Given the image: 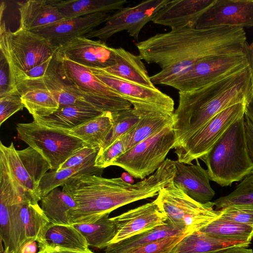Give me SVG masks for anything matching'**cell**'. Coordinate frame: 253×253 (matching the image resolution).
Listing matches in <instances>:
<instances>
[{
    "instance_id": "d4e9b609",
    "label": "cell",
    "mask_w": 253,
    "mask_h": 253,
    "mask_svg": "<svg viewBox=\"0 0 253 253\" xmlns=\"http://www.w3.org/2000/svg\"><path fill=\"white\" fill-rule=\"evenodd\" d=\"M116 63L103 70L127 81L154 87L145 66L139 55H135L122 47L114 48Z\"/></svg>"
},
{
    "instance_id": "6da1fadb",
    "label": "cell",
    "mask_w": 253,
    "mask_h": 253,
    "mask_svg": "<svg viewBox=\"0 0 253 253\" xmlns=\"http://www.w3.org/2000/svg\"><path fill=\"white\" fill-rule=\"evenodd\" d=\"M248 44L243 27H185L157 34L136 46L142 60L161 68L150 77L152 83L166 85L201 61L245 53Z\"/></svg>"
},
{
    "instance_id": "d590c367",
    "label": "cell",
    "mask_w": 253,
    "mask_h": 253,
    "mask_svg": "<svg viewBox=\"0 0 253 253\" xmlns=\"http://www.w3.org/2000/svg\"><path fill=\"white\" fill-rule=\"evenodd\" d=\"M198 231L221 239L251 240L253 227L237 223L219 216Z\"/></svg>"
},
{
    "instance_id": "bcb514c9",
    "label": "cell",
    "mask_w": 253,
    "mask_h": 253,
    "mask_svg": "<svg viewBox=\"0 0 253 253\" xmlns=\"http://www.w3.org/2000/svg\"><path fill=\"white\" fill-rule=\"evenodd\" d=\"M37 253H96L90 249L87 251H79L67 249L59 247L44 246L39 249Z\"/></svg>"
},
{
    "instance_id": "484cf974",
    "label": "cell",
    "mask_w": 253,
    "mask_h": 253,
    "mask_svg": "<svg viewBox=\"0 0 253 253\" xmlns=\"http://www.w3.org/2000/svg\"><path fill=\"white\" fill-rule=\"evenodd\" d=\"M38 245V249L48 246L79 251L89 250L85 238L73 224L50 222L44 230L41 240Z\"/></svg>"
},
{
    "instance_id": "83f0119b",
    "label": "cell",
    "mask_w": 253,
    "mask_h": 253,
    "mask_svg": "<svg viewBox=\"0 0 253 253\" xmlns=\"http://www.w3.org/2000/svg\"><path fill=\"white\" fill-rule=\"evenodd\" d=\"M172 115L157 112L141 113L139 121L121 136L125 152L166 126L172 124Z\"/></svg>"
},
{
    "instance_id": "30bf717a",
    "label": "cell",
    "mask_w": 253,
    "mask_h": 253,
    "mask_svg": "<svg viewBox=\"0 0 253 253\" xmlns=\"http://www.w3.org/2000/svg\"><path fill=\"white\" fill-rule=\"evenodd\" d=\"M19 138L39 152L50 164V170H57L73 154L84 147L83 142L68 131L49 127L35 121L19 123Z\"/></svg>"
},
{
    "instance_id": "d6a6232c",
    "label": "cell",
    "mask_w": 253,
    "mask_h": 253,
    "mask_svg": "<svg viewBox=\"0 0 253 253\" xmlns=\"http://www.w3.org/2000/svg\"><path fill=\"white\" fill-rule=\"evenodd\" d=\"M41 208L50 223L72 224L70 212L77 206L73 198L57 187L41 200Z\"/></svg>"
},
{
    "instance_id": "4316f807",
    "label": "cell",
    "mask_w": 253,
    "mask_h": 253,
    "mask_svg": "<svg viewBox=\"0 0 253 253\" xmlns=\"http://www.w3.org/2000/svg\"><path fill=\"white\" fill-rule=\"evenodd\" d=\"M251 241L221 239L197 231L185 235L172 253H211L228 247H248Z\"/></svg>"
},
{
    "instance_id": "74e56055",
    "label": "cell",
    "mask_w": 253,
    "mask_h": 253,
    "mask_svg": "<svg viewBox=\"0 0 253 253\" xmlns=\"http://www.w3.org/2000/svg\"><path fill=\"white\" fill-rule=\"evenodd\" d=\"M114 124L104 145L100 149H104L130 130L140 120L141 115L137 111L131 108L112 113Z\"/></svg>"
},
{
    "instance_id": "f6af8a7d",
    "label": "cell",
    "mask_w": 253,
    "mask_h": 253,
    "mask_svg": "<svg viewBox=\"0 0 253 253\" xmlns=\"http://www.w3.org/2000/svg\"><path fill=\"white\" fill-rule=\"evenodd\" d=\"M0 96L12 91L10 84L9 66L7 61L0 54Z\"/></svg>"
},
{
    "instance_id": "2e32d148",
    "label": "cell",
    "mask_w": 253,
    "mask_h": 253,
    "mask_svg": "<svg viewBox=\"0 0 253 253\" xmlns=\"http://www.w3.org/2000/svg\"><path fill=\"white\" fill-rule=\"evenodd\" d=\"M253 26V0H215L199 19L197 29Z\"/></svg>"
},
{
    "instance_id": "cb8c5ba5",
    "label": "cell",
    "mask_w": 253,
    "mask_h": 253,
    "mask_svg": "<svg viewBox=\"0 0 253 253\" xmlns=\"http://www.w3.org/2000/svg\"><path fill=\"white\" fill-rule=\"evenodd\" d=\"M103 112L88 105L68 106L46 117H34V121L44 126L69 130L97 117Z\"/></svg>"
},
{
    "instance_id": "7c38bea8",
    "label": "cell",
    "mask_w": 253,
    "mask_h": 253,
    "mask_svg": "<svg viewBox=\"0 0 253 253\" xmlns=\"http://www.w3.org/2000/svg\"><path fill=\"white\" fill-rule=\"evenodd\" d=\"M249 66L246 52L244 54L213 57L197 63L166 85L178 91H192L240 72Z\"/></svg>"
},
{
    "instance_id": "816d5d0a",
    "label": "cell",
    "mask_w": 253,
    "mask_h": 253,
    "mask_svg": "<svg viewBox=\"0 0 253 253\" xmlns=\"http://www.w3.org/2000/svg\"><path fill=\"white\" fill-rule=\"evenodd\" d=\"M252 236H253V233H252Z\"/></svg>"
},
{
    "instance_id": "f1b7e54d",
    "label": "cell",
    "mask_w": 253,
    "mask_h": 253,
    "mask_svg": "<svg viewBox=\"0 0 253 253\" xmlns=\"http://www.w3.org/2000/svg\"><path fill=\"white\" fill-rule=\"evenodd\" d=\"M65 19L78 17L97 13L118 10L127 2L126 0H49Z\"/></svg>"
},
{
    "instance_id": "ba28073f",
    "label": "cell",
    "mask_w": 253,
    "mask_h": 253,
    "mask_svg": "<svg viewBox=\"0 0 253 253\" xmlns=\"http://www.w3.org/2000/svg\"><path fill=\"white\" fill-rule=\"evenodd\" d=\"M59 74L89 105L112 113L131 108V104L93 75L90 69L55 54Z\"/></svg>"
},
{
    "instance_id": "8992f818",
    "label": "cell",
    "mask_w": 253,
    "mask_h": 253,
    "mask_svg": "<svg viewBox=\"0 0 253 253\" xmlns=\"http://www.w3.org/2000/svg\"><path fill=\"white\" fill-rule=\"evenodd\" d=\"M0 49L9 66L11 87L18 74L55 55L58 48L32 31L19 28L12 32L2 21L0 26Z\"/></svg>"
},
{
    "instance_id": "836d02e7",
    "label": "cell",
    "mask_w": 253,
    "mask_h": 253,
    "mask_svg": "<svg viewBox=\"0 0 253 253\" xmlns=\"http://www.w3.org/2000/svg\"><path fill=\"white\" fill-rule=\"evenodd\" d=\"M186 234L176 229L168 220L163 225L109 244L104 253H126L151 242L175 235Z\"/></svg>"
},
{
    "instance_id": "8fae6325",
    "label": "cell",
    "mask_w": 253,
    "mask_h": 253,
    "mask_svg": "<svg viewBox=\"0 0 253 253\" xmlns=\"http://www.w3.org/2000/svg\"><path fill=\"white\" fill-rule=\"evenodd\" d=\"M0 151L4 154L9 175L17 192L23 198L38 203L41 200L39 186L44 174L50 170V164L30 146L17 150L12 142L6 146L0 141Z\"/></svg>"
},
{
    "instance_id": "603a6c76",
    "label": "cell",
    "mask_w": 253,
    "mask_h": 253,
    "mask_svg": "<svg viewBox=\"0 0 253 253\" xmlns=\"http://www.w3.org/2000/svg\"><path fill=\"white\" fill-rule=\"evenodd\" d=\"M19 28L30 31L40 29L65 19L49 0H28L18 2Z\"/></svg>"
},
{
    "instance_id": "e575fe53",
    "label": "cell",
    "mask_w": 253,
    "mask_h": 253,
    "mask_svg": "<svg viewBox=\"0 0 253 253\" xmlns=\"http://www.w3.org/2000/svg\"><path fill=\"white\" fill-rule=\"evenodd\" d=\"M107 214L95 222L73 224L85 238L89 247L105 249L116 235L115 225Z\"/></svg>"
},
{
    "instance_id": "7dc6e473",
    "label": "cell",
    "mask_w": 253,
    "mask_h": 253,
    "mask_svg": "<svg viewBox=\"0 0 253 253\" xmlns=\"http://www.w3.org/2000/svg\"><path fill=\"white\" fill-rule=\"evenodd\" d=\"M245 126L247 144L250 158L253 163V125L245 117Z\"/></svg>"
},
{
    "instance_id": "5bb4252c",
    "label": "cell",
    "mask_w": 253,
    "mask_h": 253,
    "mask_svg": "<svg viewBox=\"0 0 253 253\" xmlns=\"http://www.w3.org/2000/svg\"><path fill=\"white\" fill-rule=\"evenodd\" d=\"M246 104L238 103L220 112L183 144L175 148L177 161L191 165L193 160L206 155L227 129L245 116Z\"/></svg>"
},
{
    "instance_id": "44dd1931",
    "label": "cell",
    "mask_w": 253,
    "mask_h": 253,
    "mask_svg": "<svg viewBox=\"0 0 253 253\" xmlns=\"http://www.w3.org/2000/svg\"><path fill=\"white\" fill-rule=\"evenodd\" d=\"M196 165H188L175 161L176 168L172 179L174 184L195 201L205 204L211 202L215 195L211 188L207 169L200 164L198 159Z\"/></svg>"
},
{
    "instance_id": "f5cc1de1",
    "label": "cell",
    "mask_w": 253,
    "mask_h": 253,
    "mask_svg": "<svg viewBox=\"0 0 253 253\" xmlns=\"http://www.w3.org/2000/svg\"><path fill=\"white\" fill-rule=\"evenodd\" d=\"M3 253V252H2V253Z\"/></svg>"
},
{
    "instance_id": "f546056e",
    "label": "cell",
    "mask_w": 253,
    "mask_h": 253,
    "mask_svg": "<svg viewBox=\"0 0 253 253\" xmlns=\"http://www.w3.org/2000/svg\"><path fill=\"white\" fill-rule=\"evenodd\" d=\"M113 124L112 113L104 112L68 132L81 139L84 146L99 149L105 143Z\"/></svg>"
},
{
    "instance_id": "ee69618b",
    "label": "cell",
    "mask_w": 253,
    "mask_h": 253,
    "mask_svg": "<svg viewBox=\"0 0 253 253\" xmlns=\"http://www.w3.org/2000/svg\"><path fill=\"white\" fill-rule=\"evenodd\" d=\"M54 56L50 57L45 61L36 66L30 70L18 74L14 78L11 84L12 90L14 89L16 84L18 82L35 80L43 78Z\"/></svg>"
},
{
    "instance_id": "e0dca14e",
    "label": "cell",
    "mask_w": 253,
    "mask_h": 253,
    "mask_svg": "<svg viewBox=\"0 0 253 253\" xmlns=\"http://www.w3.org/2000/svg\"><path fill=\"white\" fill-rule=\"evenodd\" d=\"M111 219L116 228L111 244L163 225L168 221L155 200Z\"/></svg>"
},
{
    "instance_id": "9c48e42d",
    "label": "cell",
    "mask_w": 253,
    "mask_h": 253,
    "mask_svg": "<svg viewBox=\"0 0 253 253\" xmlns=\"http://www.w3.org/2000/svg\"><path fill=\"white\" fill-rule=\"evenodd\" d=\"M175 134L172 124L168 125L146 139L121 155L111 166L121 167L131 176L141 180L153 174L174 148Z\"/></svg>"
},
{
    "instance_id": "4fadbf2b",
    "label": "cell",
    "mask_w": 253,
    "mask_h": 253,
    "mask_svg": "<svg viewBox=\"0 0 253 253\" xmlns=\"http://www.w3.org/2000/svg\"><path fill=\"white\" fill-rule=\"evenodd\" d=\"M88 68L95 77L130 103L139 113L157 112L170 115L174 113L173 99L156 86L150 87L127 81L102 69Z\"/></svg>"
},
{
    "instance_id": "f35d334b",
    "label": "cell",
    "mask_w": 253,
    "mask_h": 253,
    "mask_svg": "<svg viewBox=\"0 0 253 253\" xmlns=\"http://www.w3.org/2000/svg\"><path fill=\"white\" fill-rule=\"evenodd\" d=\"M220 211V216L224 218L253 227V205H232Z\"/></svg>"
},
{
    "instance_id": "ffe728a7",
    "label": "cell",
    "mask_w": 253,
    "mask_h": 253,
    "mask_svg": "<svg viewBox=\"0 0 253 253\" xmlns=\"http://www.w3.org/2000/svg\"><path fill=\"white\" fill-rule=\"evenodd\" d=\"M215 0H169L155 15L152 21L171 29L195 28L204 13Z\"/></svg>"
},
{
    "instance_id": "8d00e7d4",
    "label": "cell",
    "mask_w": 253,
    "mask_h": 253,
    "mask_svg": "<svg viewBox=\"0 0 253 253\" xmlns=\"http://www.w3.org/2000/svg\"><path fill=\"white\" fill-rule=\"evenodd\" d=\"M212 202L217 210L235 204L253 205V174L245 177L229 194Z\"/></svg>"
},
{
    "instance_id": "b9f144b4",
    "label": "cell",
    "mask_w": 253,
    "mask_h": 253,
    "mask_svg": "<svg viewBox=\"0 0 253 253\" xmlns=\"http://www.w3.org/2000/svg\"><path fill=\"white\" fill-rule=\"evenodd\" d=\"M124 153L121 136L107 147L99 149L95 161V166L104 169L111 166L115 160Z\"/></svg>"
},
{
    "instance_id": "7a4b0ae2",
    "label": "cell",
    "mask_w": 253,
    "mask_h": 253,
    "mask_svg": "<svg viewBox=\"0 0 253 253\" xmlns=\"http://www.w3.org/2000/svg\"><path fill=\"white\" fill-rule=\"evenodd\" d=\"M176 170L174 161L167 158L153 174L134 184L121 177L93 174L74 179L62 186L77 205L70 212L71 224L92 223L121 207L155 197L173 179Z\"/></svg>"
},
{
    "instance_id": "4dcf8cb0",
    "label": "cell",
    "mask_w": 253,
    "mask_h": 253,
    "mask_svg": "<svg viewBox=\"0 0 253 253\" xmlns=\"http://www.w3.org/2000/svg\"><path fill=\"white\" fill-rule=\"evenodd\" d=\"M55 55L42 80L45 87L58 101L59 108L77 105L91 106L87 104L80 93L60 75Z\"/></svg>"
},
{
    "instance_id": "9a60e30c",
    "label": "cell",
    "mask_w": 253,
    "mask_h": 253,
    "mask_svg": "<svg viewBox=\"0 0 253 253\" xmlns=\"http://www.w3.org/2000/svg\"><path fill=\"white\" fill-rule=\"evenodd\" d=\"M169 0H147L133 6L124 7L110 15L103 26L94 29L85 37L106 41L117 33L126 31L130 37L137 40L142 29L152 21L156 13Z\"/></svg>"
},
{
    "instance_id": "1f68e13d",
    "label": "cell",
    "mask_w": 253,
    "mask_h": 253,
    "mask_svg": "<svg viewBox=\"0 0 253 253\" xmlns=\"http://www.w3.org/2000/svg\"><path fill=\"white\" fill-rule=\"evenodd\" d=\"M95 161L75 167L47 171L39 186L41 199L53 189L63 186L78 177L93 174L101 176L104 169L95 167Z\"/></svg>"
},
{
    "instance_id": "7bdbcfd3",
    "label": "cell",
    "mask_w": 253,
    "mask_h": 253,
    "mask_svg": "<svg viewBox=\"0 0 253 253\" xmlns=\"http://www.w3.org/2000/svg\"><path fill=\"white\" fill-rule=\"evenodd\" d=\"M98 150L99 149L84 146L69 157L58 170L75 167L95 160Z\"/></svg>"
},
{
    "instance_id": "c3c4849f",
    "label": "cell",
    "mask_w": 253,
    "mask_h": 253,
    "mask_svg": "<svg viewBox=\"0 0 253 253\" xmlns=\"http://www.w3.org/2000/svg\"><path fill=\"white\" fill-rule=\"evenodd\" d=\"M211 253H253V251L244 246H234L220 249Z\"/></svg>"
},
{
    "instance_id": "5b68a950",
    "label": "cell",
    "mask_w": 253,
    "mask_h": 253,
    "mask_svg": "<svg viewBox=\"0 0 253 253\" xmlns=\"http://www.w3.org/2000/svg\"><path fill=\"white\" fill-rule=\"evenodd\" d=\"M49 223L38 203L0 198V237L4 253H22L29 243H38Z\"/></svg>"
},
{
    "instance_id": "52a82bcc",
    "label": "cell",
    "mask_w": 253,
    "mask_h": 253,
    "mask_svg": "<svg viewBox=\"0 0 253 253\" xmlns=\"http://www.w3.org/2000/svg\"><path fill=\"white\" fill-rule=\"evenodd\" d=\"M155 200L167 220L186 234L199 230L221 214L220 210L213 209L212 202L195 201L177 187L172 180L159 191Z\"/></svg>"
},
{
    "instance_id": "60d3db41",
    "label": "cell",
    "mask_w": 253,
    "mask_h": 253,
    "mask_svg": "<svg viewBox=\"0 0 253 253\" xmlns=\"http://www.w3.org/2000/svg\"><path fill=\"white\" fill-rule=\"evenodd\" d=\"M24 107L20 94L16 89L0 96V126Z\"/></svg>"
},
{
    "instance_id": "3957f363",
    "label": "cell",
    "mask_w": 253,
    "mask_h": 253,
    "mask_svg": "<svg viewBox=\"0 0 253 253\" xmlns=\"http://www.w3.org/2000/svg\"><path fill=\"white\" fill-rule=\"evenodd\" d=\"M178 105L172 115L174 148L183 144L220 112L250 101L253 81L249 66L236 82L231 76L198 89L178 91Z\"/></svg>"
},
{
    "instance_id": "d6986e66",
    "label": "cell",
    "mask_w": 253,
    "mask_h": 253,
    "mask_svg": "<svg viewBox=\"0 0 253 253\" xmlns=\"http://www.w3.org/2000/svg\"><path fill=\"white\" fill-rule=\"evenodd\" d=\"M110 16L107 13H97L64 19L32 32L45 38L58 48L75 38L85 36L96 27L105 23Z\"/></svg>"
},
{
    "instance_id": "277c9868",
    "label": "cell",
    "mask_w": 253,
    "mask_h": 253,
    "mask_svg": "<svg viewBox=\"0 0 253 253\" xmlns=\"http://www.w3.org/2000/svg\"><path fill=\"white\" fill-rule=\"evenodd\" d=\"M245 122L244 116L233 123L200 159L207 167L210 180L222 187L253 174Z\"/></svg>"
},
{
    "instance_id": "ab89813d",
    "label": "cell",
    "mask_w": 253,
    "mask_h": 253,
    "mask_svg": "<svg viewBox=\"0 0 253 253\" xmlns=\"http://www.w3.org/2000/svg\"><path fill=\"white\" fill-rule=\"evenodd\" d=\"M186 234L167 237L126 253H172L177 244Z\"/></svg>"
},
{
    "instance_id": "ac0fdd59",
    "label": "cell",
    "mask_w": 253,
    "mask_h": 253,
    "mask_svg": "<svg viewBox=\"0 0 253 253\" xmlns=\"http://www.w3.org/2000/svg\"><path fill=\"white\" fill-rule=\"evenodd\" d=\"M56 53L89 67L104 69L116 63L114 48L101 41L77 37L59 47Z\"/></svg>"
},
{
    "instance_id": "f907efd6",
    "label": "cell",
    "mask_w": 253,
    "mask_h": 253,
    "mask_svg": "<svg viewBox=\"0 0 253 253\" xmlns=\"http://www.w3.org/2000/svg\"><path fill=\"white\" fill-rule=\"evenodd\" d=\"M126 173H124L123 174L125 175L124 178H123L125 181L132 184L133 181H132L131 176L130 174L129 175Z\"/></svg>"
},
{
    "instance_id": "681fc988",
    "label": "cell",
    "mask_w": 253,
    "mask_h": 253,
    "mask_svg": "<svg viewBox=\"0 0 253 253\" xmlns=\"http://www.w3.org/2000/svg\"><path fill=\"white\" fill-rule=\"evenodd\" d=\"M38 249V243L37 241L29 243L26 245L22 249V253H37Z\"/></svg>"
},
{
    "instance_id": "7402d4cb",
    "label": "cell",
    "mask_w": 253,
    "mask_h": 253,
    "mask_svg": "<svg viewBox=\"0 0 253 253\" xmlns=\"http://www.w3.org/2000/svg\"><path fill=\"white\" fill-rule=\"evenodd\" d=\"M42 78L18 82L14 88L33 117L48 116L59 108L57 100L45 87Z\"/></svg>"
}]
</instances>
